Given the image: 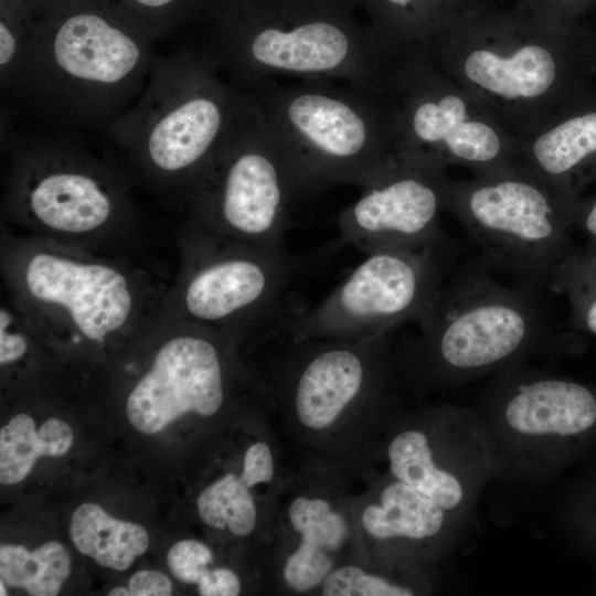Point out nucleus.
<instances>
[{
	"mask_svg": "<svg viewBox=\"0 0 596 596\" xmlns=\"http://www.w3.org/2000/svg\"><path fill=\"white\" fill-rule=\"evenodd\" d=\"M422 50L520 139L596 91L595 46L557 34L448 28Z\"/></svg>",
	"mask_w": 596,
	"mask_h": 596,
	"instance_id": "0eeeda50",
	"label": "nucleus"
},
{
	"mask_svg": "<svg viewBox=\"0 0 596 596\" xmlns=\"http://www.w3.org/2000/svg\"><path fill=\"white\" fill-rule=\"evenodd\" d=\"M103 1L106 0H31V3L38 18L42 19Z\"/></svg>",
	"mask_w": 596,
	"mask_h": 596,
	"instance_id": "72a5a7b5",
	"label": "nucleus"
},
{
	"mask_svg": "<svg viewBox=\"0 0 596 596\" xmlns=\"http://www.w3.org/2000/svg\"><path fill=\"white\" fill-rule=\"evenodd\" d=\"M149 33L162 39L179 28L195 22L210 0H116Z\"/></svg>",
	"mask_w": 596,
	"mask_h": 596,
	"instance_id": "7c9ffc66",
	"label": "nucleus"
},
{
	"mask_svg": "<svg viewBox=\"0 0 596 596\" xmlns=\"http://www.w3.org/2000/svg\"><path fill=\"white\" fill-rule=\"evenodd\" d=\"M131 596H170L172 584L170 578L157 571H139L128 581Z\"/></svg>",
	"mask_w": 596,
	"mask_h": 596,
	"instance_id": "2f4dec72",
	"label": "nucleus"
},
{
	"mask_svg": "<svg viewBox=\"0 0 596 596\" xmlns=\"http://www.w3.org/2000/svg\"><path fill=\"white\" fill-rule=\"evenodd\" d=\"M392 96L401 162L436 174L449 167L480 173L521 163L520 138L422 49L400 57Z\"/></svg>",
	"mask_w": 596,
	"mask_h": 596,
	"instance_id": "ddd939ff",
	"label": "nucleus"
},
{
	"mask_svg": "<svg viewBox=\"0 0 596 596\" xmlns=\"http://www.w3.org/2000/svg\"><path fill=\"white\" fill-rule=\"evenodd\" d=\"M166 315L219 331L240 347L285 339L304 310L292 307L299 260L272 247L188 223Z\"/></svg>",
	"mask_w": 596,
	"mask_h": 596,
	"instance_id": "6e6552de",
	"label": "nucleus"
},
{
	"mask_svg": "<svg viewBox=\"0 0 596 596\" xmlns=\"http://www.w3.org/2000/svg\"><path fill=\"white\" fill-rule=\"evenodd\" d=\"M361 13L354 0H210L196 50L243 91L286 76L387 94L400 57Z\"/></svg>",
	"mask_w": 596,
	"mask_h": 596,
	"instance_id": "f257e3e1",
	"label": "nucleus"
},
{
	"mask_svg": "<svg viewBox=\"0 0 596 596\" xmlns=\"http://www.w3.org/2000/svg\"><path fill=\"white\" fill-rule=\"evenodd\" d=\"M3 211L22 233L104 249L135 221L128 184L117 171L50 138L11 147Z\"/></svg>",
	"mask_w": 596,
	"mask_h": 596,
	"instance_id": "9d476101",
	"label": "nucleus"
},
{
	"mask_svg": "<svg viewBox=\"0 0 596 596\" xmlns=\"http://www.w3.org/2000/svg\"><path fill=\"white\" fill-rule=\"evenodd\" d=\"M70 536L82 554L115 571L127 570L149 546V535L143 526L115 519L89 502L74 511Z\"/></svg>",
	"mask_w": 596,
	"mask_h": 596,
	"instance_id": "5701e85b",
	"label": "nucleus"
},
{
	"mask_svg": "<svg viewBox=\"0 0 596 596\" xmlns=\"http://www.w3.org/2000/svg\"><path fill=\"white\" fill-rule=\"evenodd\" d=\"M264 369L281 426L301 457L339 464L356 479L376 473L394 412L389 333L363 340H283Z\"/></svg>",
	"mask_w": 596,
	"mask_h": 596,
	"instance_id": "7ed1b4c3",
	"label": "nucleus"
},
{
	"mask_svg": "<svg viewBox=\"0 0 596 596\" xmlns=\"http://www.w3.org/2000/svg\"><path fill=\"white\" fill-rule=\"evenodd\" d=\"M383 43L398 57L423 49L438 29L435 0H354Z\"/></svg>",
	"mask_w": 596,
	"mask_h": 596,
	"instance_id": "393cba45",
	"label": "nucleus"
},
{
	"mask_svg": "<svg viewBox=\"0 0 596 596\" xmlns=\"http://www.w3.org/2000/svg\"><path fill=\"white\" fill-rule=\"evenodd\" d=\"M472 174L445 175V210L462 224L490 267L534 292L557 289L578 254L568 235L574 207L521 163Z\"/></svg>",
	"mask_w": 596,
	"mask_h": 596,
	"instance_id": "1a4fd4ad",
	"label": "nucleus"
},
{
	"mask_svg": "<svg viewBox=\"0 0 596 596\" xmlns=\"http://www.w3.org/2000/svg\"><path fill=\"white\" fill-rule=\"evenodd\" d=\"M2 240L7 299L45 345H130L166 315L172 284L129 256L25 233Z\"/></svg>",
	"mask_w": 596,
	"mask_h": 596,
	"instance_id": "f03ea898",
	"label": "nucleus"
},
{
	"mask_svg": "<svg viewBox=\"0 0 596 596\" xmlns=\"http://www.w3.org/2000/svg\"><path fill=\"white\" fill-rule=\"evenodd\" d=\"M152 42L116 0L39 19L13 95L47 115L110 124L143 91Z\"/></svg>",
	"mask_w": 596,
	"mask_h": 596,
	"instance_id": "39448f33",
	"label": "nucleus"
},
{
	"mask_svg": "<svg viewBox=\"0 0 596 596\" xmlns=\"http://www.w3.org/2000/svg\"><path fill=\"white\" fill-rule=\"evenodd\" d=\"M73 438L70 425L57 417L46 419L36 430L32 416L14 415L0 430V482L14 485L22 481L38 458L66 454Z\"/></svg>",
	"mask_w": 596,
	"mask_h": 596,
	"instance_id": "b1692460",
	"label": "nucleus"
},
{
	"mask_svg": "<svg viewBox=\"0 0 596 596\" xmlns=\"http://www.w3.org/2000/svg\"><path fill=\"white\" fill-rule=\"evenodd\" d=\"M446 174L419 170L397 159L338 215V245L353 246L366 255L441 249Z\"/></svg>",
	"mask_w": 596,
	"mask_h": 596,
	"instance_id": "f3484780",
	"label": "nucleus"
},
{
	"mask_svg": "<svg viewBox=\"0 0 596 596\" xmlns=\"http://www.w3.org/2000/svg\"><path fill=\"white\" fill-rule=\"evenodd\" d=\"M298 173L263 117L237 131L187 185L179 200L189 224L220 236L284 247Z\"/></svg>",
	"mask_w": 596,
	"mask_h": 596,
	"instance_id": "4468645a",
	"label": "nucleus"
},
{
	"mask_svg": "<svg viewBox=\"0 0 596 596\" xmlns=\"http://www.w3.org/2000/svg\"><path fill=\"white\" fill-rule=\"evenodd\" d=\"M329 79H274L248 91L290 158L305 194L368 187L397 161L392 89L372 93Z\"/></svg>",
	"mask_w": 596,
	"mask_h": 596,
	"instance_id": "423d86ee",
	"label": "nucleus"
},
{
	"mask_svg": "<svg viewBox=\"0 0 596 596\" xmlns=\"http://www.w3.org/2000/svg\"><path fill=\"white\" fill-rule=\"evenodd\" d=\"M108 596H131L129 588L118 586L108 592Z\"/></svg>",
	"mask_w": 596,
	"mask_h": 596,
	"instance_id": "f704fd0d",
	"label": "nucleus"
},
{
	"mask_svg": "<svg viewBox=\"0 0 596 596\" xmlns=\"http://www.w3.org/2000/svg\"><path fill=\"white\" fill-rule=\"evenodd\" d=\"M557 289L570 299L574 326L596 336V251L578 252L562 274Z\"/></svg>",
	"mask_w": 596,
	"mask_h": 596,
	"instance_id": "c756f323",
	"label": "nucleus"
},
{
	"mask_svg": "<svg viewBox=\"0 0 596 596\" xmlns=\"http://www.w3.org/2000/svg\"><path fill=\"white\" fill-rule=\"evenodd\" d=\"M448 411L398 413L382 446L387 472L453 513L466 501L468 482L456 466V451L447 433Z\"/></svg>",
	"mask_w": 596,
	"mask_h": 596,
	"instance_id": "aec40b11",
	"label": "nucleus"
},
{
	"mask_svg": "<svg viewBox=\"0 0 596 596\" xmlns=\"http://www.w3.org/2000/svg\"><path fill=\"white\" fill-rule=\"evenodd\" d=\"M430 574L376 566L354 560L334 567L319 596H414L430 590Z\"/></svg>",
	"mask_w": 596,
	"mask_h": 596,
	"instance_id": "bb28decb",
	"label": "nucleus"
},
{
	"mask_svg": "<svg viewBox=\"0 0 596 596\" xmlns=\"http://www.w3.org/2000/svg\"><path fill=\"white\" fill-rule=\"evenodd\" d=\"M38 15L31 0H0V82L14 94L32 45Z\"/></svg>",
	"mask_w": 596,
	"mask_h": 596,
	"instance_id": "c85d7f7f",
	"label": "nucleus"
},
{
	"mask_svg": "<svg viewBox=\"0 0 596 596\" xmlns=\"http://www.w3.org/2000/svg\"><path fill=\"white\" fill-rule=\"evenodd\" d=\"M440 251L368 254L329 296L292 320L284 340H363L419 321L444 287Z\"/></svg>",
	"mask_w": 596,
	"mask_h": 596,
	"instance_id": "dca6fc26",
	"label": "nucleus"
},
{
	"mask_svg": "<svg viewBox=\"0 0 596 596\" xmlns=\"http://www.w3.org/2000/svg\"><path fill=\"white\" fill-rule=\"evenodd\" d=\"M257 113L256 99L225 81L196 49H180L156 55L143 91L109 131L145 182L179 199Z\"/></svg>",
	"mask_w": 596,
	"mask_h": 596,
	"instance_id": "20e7f679",
	"label": "nucleus"
},
{
	"mask_svg": "<svg viewBox=\"0 0 596 596\" xmlns=\"http://www.w3.org/2000/svg\"><path fill=\"white\" fill-rule=\"evenodd\" d=\"M520 162L574 207L596 177V91L523 136Z\"/></svg>",
	"mask_w": 596,
	"mask_h": 596,
	"instance_id": "412c9836",
	"label": "nucleus"
},
{
	"mask_svg": "<svg viewBox=\"0 0 596 596\" xmlns=\"http://www.w3.org/2000/svg\"><path fill=\"white\" fill-rule=\"evenodd\" d=\"M150 333L156 342L150 364L126 400L138 432L157 434L187 416L211 421L230 409L274 411L264 380L244 364L240 345L227 336L168 315Z\"/></svg>",
	"mask_w": 596,
	"mask_h": 596,
	"instance_id": "9b49d317",
	"label": "nucleus"
},
{
	"mask_svg": "<svg viewBox=\"0 0 596 596\" xmlns=\"http://www.w3.org/2000/svg\"><path fill=\"white\" fill-rule=\"evenodd\" d=\"M343 466L301 457L280 498L262 551L269 595H317L338 565L362 561L352 511V480Z\"/></svg>",
	"mask_w": 596,
	"mask_h": 596,
	"instance_id": "2eb2a0df",
	"label": "nucleus"
},
{
	"mask_svg": "<svg viewBox=\"0 0 596 596\" xmlns=\"http://www.w3.org/2000/svg\"><path fill=\"white\" fill-rule=\"evenodd\" d=\"M70 573V554L56 541L46 542L34 551L13 544L0 547L1 581L24 589L29 595H57Z\"/></svg>",
	"mask_w": 596,
	"mask_h": 596,
	"instance_id": "a878e982",
	"label": "nucleus"
},
{
	"mask_svg": "<svg viewBox=\"0 0 596 596\" xmlns=\"http://www.w3.org/2000/svg\"><path fill=\"white\" fill-rule=\"evenodd\" d=\"M501 416L517 437L547 444L587 432L596 423V396L557 377H530L505 386Z\"/></svg>",
	"mask_w": 596,
	"mask_h": 596,
	"instance_id": "4be33fe9",
	"label": "nucleus"
},
{
	"mask_svg": "<svg viewBox=\"0 0 596 596\" xmlns=\"http://www.w3.org/2000/svg\"><path fill=\"white\" fill-rule=\"evenodd\" d=\"M352 496L361 558L370 564L430 574L449 512L387 471L364 480Z\"/></svg>",
	"mask_w": 596,
	"mask_h": 596,
	"instance_id": "6ab92c4d",
	"label": "nucleus"
},
{
	"mask_svg": "<svg viewBox=\"0 0 596 596\" xmlns=\"http://www.w3.org/2000/svg\"><path fill=\"white\" fill-rule=\"evenodd\" d=\"M594 46H595V52H596V45H594Z\"/></svg>",
	"mask_w": 596,
	"mask_h": 596,
	"instance_id": "e433bc0d",
	"label": "nucleus"
},
{
	"mask_svg": "<svg viewBox=\"0 0 596 596\" xmlns=\"http://www.w3.org/2000/svg\"><path fill=\"white\" fill-rule=\"evenodd\" d=\"M577 226L592 242L589 251H596V198L582 203L577 201L572 212V226Z\"/></svg>",
	"mask_w": 596,
	"mask_h": 596,
	"instance_id": "473e14b6",
	"label": "nucleus"
},
{
	"mask_svg": "<svg viewBox=\"0 0 596 596\" xmlns=\"http://www.w3.org/2000/svg\"><path fill=\"white\" fill-rule=\"evenodd\" d=\"M273 415L262 412L253 418L237 466L206 482L195 499L198 517L207 529L246 542L260 555L291 473Z\"/></svg>",
	"mask_w": 596,
	"mask_h": 596,
	"instance_id": "a211bd4d",
	"label": "nucleus"
},
{
	"mask_svg": "<svg viewBox=\"0 0 596 596\" xmlns=\"http://www.w3.org/2000/svg\"><path fill=\"white\" fill-rule=\"evenodd\" d=\"M418 323L407 360L430 380L502 366L543 342L551 327L539 292L505 287L480 269L443 287Z\"/></svg>",
	"mask_w": 596,
	"mask_h": 596,
	"instance_id": "f8f14e48",
	"label": "nucleus"
},
{
	"mask_svg": "<svg viewBox=\"0 0 596 596\" xmlns=\"http://www.w3.org/2000/svg\"><path fill=\"white\" fill-rule=\"evenodd\" d=\"M4 582L0 579V588H1V592H0V595L1 596H6L7 595V590H6V587H4Z\"/></svg>",
	"mask_w": 596,
	"mask_h": 596,
	"instance_id": "c9c22d12",
	"label": "nucleus"
},
{
	"mask_svg": "<svg viewBox=\"0 0 596 596\" xmlns=\"http://www.w3.org/2000/svg\"><path fill=\"white\" fill-rule=\"evenodd\" d=\"M167 563L178 581L195 585L201 596H237L244 592V575L220 564L212 546L202 541L184 539L174 543Z\"/></svg>",
	"mask_w": 596,
	"mask_h": 596,
	"instance_id": "cd10ccee",
	"label": "nucleus"
}]
</instances>
